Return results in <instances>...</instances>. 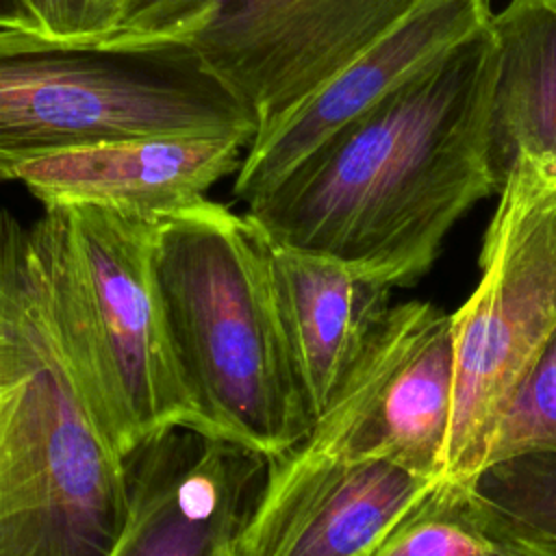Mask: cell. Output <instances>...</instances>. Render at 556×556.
Returning a JSON list of instances; mask_svg holds the SVG:
<instances>
[{
	"instance_id": "3",
	"label": "cell",
	"mask_w": 556,
	"mask_h": 556,
	"mask_svg": "<svg viewBox=\"0 0 556 556\" xmlns=\"http://www.w3.org/2000/svg\"><path fill=\"white\" fill-rule=\"evenodd\" d=\"M152 274L208 437L265 460L293 450L313 419L282 343L265 235L204 200L156 224Z\"/></svg>"
},
{
	"instance_id": "13",
	"label": "cell",
	"mask_w": 556,
	"mask_h": 556,
	"mask_svg": "<svg viewBox=\"0 0 556 556\" xmlns=\"http://www.w3.org/2000/svg\"><path fill=\"white\" fill-rule=\"evenodd\" d=\"M265 241L282 343L315 421L393 306V287L332 258Z\"/></svg>"
},
{
	"instance_id": "9",
	"label": "cell",
	"mask_w": 556,
	"mask_h": 556,
	"mask_svg": "<svg viewBox=\"0 0 556 556\" xmlns=\"http://www.w3.org/2000/svg\"><path fill=\"white\" fill-rule=\"evenodd\" d=\"M445 480L391 460H334L289 450L265 460L235 556H369Z\"/></svg>"
},
{
	"instance_id": "8",
	"label": "cell",
	"mask_w": 556,
	"mask_h": 556,
	"mask_svg": "<svg viewBox=\"0 0 556 556\" xmlns=\"http://www.w3.org/2000/svg\"><path fill=\"white\" fill-rule=\"evenodd\" d=\"M419 2L219 0L191 46L250 113L258 139L330 85Z\"/></svg>"
},
{
	"instance_id": "14",
	"label": "cell",
	"mask_w": 556,
	"mask_h": 556,
	"mask_svg": "<svg viewBox=\"0 0 556 556\" xmlns=\"http://www.w3.org/2000/svg\"><path fill=\"white\" fill-rule=\"evenodd\" d=\"M489 28L495 72L486 159L500 193L519 159L556 163V0H510Z\"/></svg>"
},
{
	"instance_id": "4",
	"label": "cell",
	"mask_w": 556,
	"mask_h": 556,
	"mask_svg": "<svg viewBox=\"0 0 556 556\" xmlns=\"http://www.w3.org/2000/svg\"><path fill=\"white\" fill-rule=\"evenodd\" d=\"M156 224L100 206L43 208L28 224L70 350L124 458L169 430L208 437L154 285Z\"/></svg>"
},
{
	"instance_id": "2",
	"label": "cell",
	"mask_w": 556,
	"mask_h": 556,
	"mask_svg": "<svg viewBox=\"0 0 556 556\" xmlns=\"http://www.w3.org/2000/svg\"><path fill=\"white\" fill-rule=\"evenodd\" d=\"M128 506L28 224L0 208V556H109Z\"/></svg>"
},
{
	"instance_id": "6",
	"label": "cell",
	"mask_w": 556,
	"mask_h": 556,
	"mask_svg": "<svg viewBox=\"0 0 556 556\" xmlns=\"http://www.w3.org/2000/svg\"><path fill=\"white\" fill-rule=\"evenodd\" d=\"M497 195L480 280L452 313L450 482H471L484 469L506 404L556 328V163L519 159Z\"/></svg>"
},
{
	"instance_id": "7",
	"label": "cell",
	"mask_w": 556,
	"mask_h": 556,
	"mask_svg": "<svg viewBox=\"0 0 556 556\" xmlns=\"http://www.w3.org/2000/svg\"><path fill=\"white\" fill-rule=\"evenodd\" d=\"M454 400L452 313L393 304L308 434L293 447L334 460L382 458L445 480Z\"/></svg>"
},
{
	"instance_id": "10",
	"label": "cell",
	"mask_w": 556,
	"mask_h": 556,
	"mask_svg": "<svg viewBox=\"0 0 556 556\" xmlns=\"http://www.w3.org/2000/svg\"><path fill=\"white\" fill-rule=\"evenodd\" d=\"M126 465V519L109 556H235L263 456L178 428L139 445Z\"/></svg>"
},
{
	"instance_id": "18",
	"label": "cell",
	"mask_w": 556,
	"mask_h": 556,
	"mask_svg": "<svg viewBox=\"0 0 556 556\" xmlns=\"http://www.w3.org/2000/svg\"><path fill=\"white\" fill-rule=\"evenodd\" d=\"M30 33L70 43L115 41L130 0H15Z\"/></svg>"
},
{
	"instance_id": "17",
	"label": "cell",
	"mask_w": 556,
	"mask_h": 556,
	"mask_svg": "<svg viewBox=\"0 0 556 556\" xmlns=\"http://www.w3.org/2000/svg\"><path fill=\"white\" fill-rule=\"evenodd\" d=\"M532 452L556 454V328L506 404L484 467Z\"/></svg>"
},
{
	"instance_id": "19",
	"label": "cell",
	"mask_w": 556,
	"mask_h": 556,
	"mask_svg": "<svg viewBox=\"0 0 556 556\" xmlns=\"http://www.w3.org/2000/svg\"><path fill=\"white\" fill-rule=\"evenodd\" d=\"M219 0H130L115 41H191Z\"/></svg>"
},
{
	"instance_id": "5",
	"label": "cell",
	"mask_w": 556,
	"mask_h": 556,
	"mask_svg": "<svg viewBox=\"0 0 556 556\" xmlns=\"http://www.w3.org/2000/svg\"><path fill=\"white\" fill-rule=\"evenodd\" d=\"M174 132L256 135L191 41L70 43L0 28V180L50 154Z\"/></svg>"
},
{
	"instance_id": "12",
	"label": "cell",
	"mask_w": 556,
	"mask_h": 556,
	"mask_svg": "<svg viewBox=\"0 0 556 556\" xmlns=\"http://www.w3.org/2000/svg\"><path fill=\"white\" fill-rule=\"evenodd\" d=\"M491 17V0H421L330 85L248 146L235 174L232 195L250 204L271 191L345 124L484 28Z\"/></svg>"
},
{
	"instance_id": "15",
	"label": "cell",
	"mask_w": 556,
	"mask_h": 556,
	"mask_svg": "<svg viewBox=\"0 0 556 556\" xmlns=\"http://www.w3.org/2000/svg\"><path fill=\"white\" fill-rule=\"evenodd\" d=\"M369 556H556L480 500L469 482L445 480Z\"/></svg>"
},
{
	"instance_id": "1",
	"label": "cell",
	"mask_w": 556,
	"mask_h": 556,
	"mask_svg": "<svg viewBox=\"0 0 556 556\" xmlns=\"http://www.w3.org/2000/svg\"><path fill=\"white\" fill-rule=\"evenodd\" d=\"M493 72L486 24L334 132L245 217L278 245L413 285L458 217L497 193L486 159Z\"/></svg>"
},
{
	"instance_id": "16",
	"label": "cell",
	"mask_w": 556,
	"mask_h": 556,
	"mask_svg": "<svg viewBox=\"0 0 556 556\" xmlns=\"http://www.w3.org/2000/svg\"><path fill=\"white\" fill-rule=\"evenodd\" d=\"M469 484L521 534L556 554V454L532 452L493 463Z\"/></svg>"
},
{
	"instance_id": "11",
	"label": "cell",
	"mask_w": 556,
	"mask_h": 556,
	"mask_svg": "<svg viewBox=\"0 0 556 556\" xmlns=\"http://www.w3.org/2000/svg\"><path fill=\"white\" fill-rule=\"evenodd\" d=\"M252 137L174 132L102 141L43 156L20 169L43 208L100 206L163 222L206 198L241 167Z\"/></svg>"
},
{
	"instance_id": "20",
	"label": "cell",
	"mask_w": 556,
	"mask_h": 556,
	"mask_svg": "<svg viewBox=\"0 0 556 556\" xmlns=\"http://www.w3.org/2000/svg\"><path fill=\"white\" fill-rule=\"evenodd\" d=\"M0 28H13V30H30L28 20L20 11L15 0H0Z\"/></svg>"
}]
</instances>
